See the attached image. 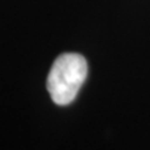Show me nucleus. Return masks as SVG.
Masks as SVG:
<instances>
[{
    "label": "nucleus",
    "mask_w": 150,
    "mask_h": 150,
    "mask_svg": "<svg viewBox=\"0 0 150 150\" xmlns=\"http://www.w3.org/2000/svg\"><path fill=\"white\" fill-rule=\"evenodd\" d=\"M88 76V63L76 53H64L53 63L46 88L56 105L64 106L73 103Z\"/></svg>",
    "instance_id": "nucleus-1"
}]
</instances>
